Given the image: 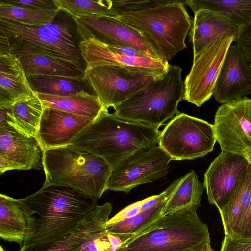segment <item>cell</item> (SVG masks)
Returning a JSON list of instances; mask_svg holds the SVG:
<instances>
[{
	"mask_svg": "<svg viewBox=\"0 0 251 251\" xmlns=\"http://www.w3.org/2000/svg\"><path fill=\"white\" fill-rule=\"evenodd\" d=\"M19 200L33 219L32 232L20 247L61 239L98 205L97 199L55 184L43 185L36 192Z\"/></svg>",
	"mask_w": 251,
	"mask_h": 251,
	"instance_id": "obj_1",
	"label": "cell"
},
{
	"mask_svg": "<svg viewBox=\"0 0 251 251\" xmlns=\"http://www.w3.org/2000/svg\"><path fill=\"white\" fill-rule=\"evenodd\" d=\"M159 128L119 118L105 109L71 145L103 159L113 170L134 155L156 146Z\"/></svg>",
	"mask_w": 251,
	"mask_h": 251,
	"instance_id": "obj_2",
	"label": "cell"
},
{
	"mask_svg": "<svg viewBox=\"0 0 251 251\" xmlns=\"http://www.w3.org/2000/svg\"><path fill=\"white\" fill-rule=\"evenodd\" d=\"M77 43L67 21L31 25L0 18V52L17 57L44 55L74 62L86 69Z\"/></svg>",
	"mask_w": 251,
	"mask_h": 251,
	"instance_id": "obj_3",
	"label": "cell"
},
{
	"mask_svg": "<svg viewBox=\"0 0 251 251\" xmlns=\"http://www.w3.org/2000/svg\"><path fill=\"white\" fill-rule=\"evenodd\" d=\"M191 205L161 216L122 243L117 251H182L210 244L207 225Z\"/></svg>",
	"mask_w": 251,
	"mask_h": 251,
	"instance_id": "obj_4",
	"label": "cell"
},
{
	"mask_svg": "<svg viewBox=\"0 0 251 251\" xmlns=\"http://www.w3.org/2000/svg\"><path fill=\"white\" fill-rule=\"evenodd\" d=\"M44 185H64L98 200L113 171L103 159L71 145L43 151Z\"/></svg>",
	"mask_w": 251,
	"mask_h": 251,
	"instance_id": "obj_5",
	"label": "cell"
},
{
	"mask_svg": "<svg viewBox=\"0 0 251 251\" xmlns=\"http://www.w3.org/2000/svg\"><path fill=\"white\" fill-rule=\"evenodd\" d=\"M186 0H173L151 8L123 13L117 18L141 32L151 43L162 60L168 62L186 49L192 26Z\"/></svg>",
	"mask_w": 251,
	"mask_h": 251,
	"instance_id": "obj_6",
	"label": "cell"
},
{
	"mask_svg": "<svg viewBox=\"0 0 251 251\" xmlns=\"http://www.w3.org/2000/svg\"><path fill=\"white\" fill-rule=\"evenodd\" d=\"M182 69L170 65L166 72L126 101L114 108L119 118L159 127L179 113L177 106L183 99Z\"/></svg>",
	"mask_w": 251,
	"mask_h": 251,
	"instance_id": "obj_7",
	"label": "cell"
},
{
	"mask_svg": "<svg viewBox=\"0 0 251 251\" xmlns=\"http://www.w3.org/2000/svg\"><path fill=\"white\" fill-rule=\"evenodd\" d=\"M161 76L146 69L102 65L86 68L84 79L108 109L129 100Z\"/></svg>",
	"mask_w": 251,
	"mask_h": 251,
	"instance_id": "obj_8",
	"label": "cell"
},
{
	"mask_svg": "<svg viewBox=\"0 0 251 251\" xmlns=\"http://www.w3.org/2000/svg\"><path fill=\"white\" fill-rule=\"evenodd\" d=\"M216 141L213 125L178 113L160 132L158 146L172 160H193L212 151Z\"/></svg>",
	"mask_w": 251,
	"mask_h": 251,
	"instance_id": "obj_9",
	"label": "cell"
},
{
	"mask_svg": "<svg viewBox=\"0 0 251 251\" xmlns=\"http://www.w3.org/2000/svg\"><path fill=\"white\" fill-rule=\"evenodd\" d=\"M236 38L223 35L193 57L192 68L184 81L183 100L200 107L211 98L227 50Z\"/></svg>",
	"mask_w": 251,
	"mask_h": 251,
	"instance_id": "obj_10",
	"label": "cell"
},
{
	"mask_svg": "<svg viewBox=\"0 0 251 251\" xmlns=\"http://www.w3.org/2000/svg\"><path fill=\"white\" fill-rule=\"evenodd\" d=\"M72 18L75 23L76 31L81 40L94 39L106 45L130 47L148 57L162 61L147 38L117 18L83 14Z\"/></svg>",
	"mask_w": 251,
	"mask_h": 251,
	"instance_id": "obj_11",
	"label": "cell"
},
{
	"mask_svg": "<svg viewBox=\"0 0 251 251\" xmlns=\"http://www.w3.org/2000/svg\"><path fill=\"white\" fill-rule=\"evenodd\" d=\"M213 126L222 151L251 160V98L222 104L216 111Z\"/></svg>",
	"mask_w": 251,
	"mask_h": 251,
	"instance_id": "obj_12",
	"label": "cell"
},
{
	"mask_svg": "<svg viewBox=\"0 0 251 251\" xmlns=\"http://www.w3.org/2000/svg\"><path fill=\"white\" fill-rule=\"evenodd\" d=\"M171 160L159 146L138 153L113 170L106 189L128 193L138 185L152 182L167 175Z\"/></svg>",
	"mask_w": 251,
	"mask_h": 251,
	"instance_id": "obj_13",
	"label": "cell"
},
{
	"mask_svg": "<svg viewBox=\"0 0 251 251\" xmlns=\"http://www.w3.org/2000/svg\"><path fill=\"white\" fill-rule=\"evenodd\" d=\"M250 160L239 154L222 151L204 173V184L209 203L219 211L227 203L246 174Z\"/></svg>",
	"mask_w": 251,
	"mask_h": 251,
	"instance_id": "obj_14",
	"label": "cell"
},
{
	"mask_svg": "<svg viewBox=\"0 0 251 251\" xmlns=\"http://www.w3.org/2000/svg\"><path fill=\"white\" fill-rule=\"evenodd\" d=\"M251 93V66L236 44L229 47L214 89L216 101L225 103Z\"/></svg>",
	"mask_w": 251,
	"mask_h": 251,
	"instance_id": "obj_15",
	"label": "cell"
},
{
	"mask_svg": "<svg viewBox=\"0 0 251 251\" xmlns=\"http://www.w3.org/2000/svg\"><path fill=\"white\" fill-rule=\"evenodd\" d=\"M42 157L35 138L20 133L10 125L0 127V175L13 170L39 169Z\"/></svg>",
	"mask_w": 251,
	"mask_h": 251,
	"instance_id": "obj_16",
	"label": "cell"
},
{
	"mask_svg": "<svg viewBox=\"0 0 251 251\" xmlns=\"http://www.w3.org/2000/svg\"><path fill=\"white\" fill-rule=\"evenodd\" d=\"M93 119L45 108L36 139L42 151L71 145Z\"/></svg>",
	"mask_w": 251,
	"mask_h": 251,
	"instance_id": "obj_17",
	"label": "cell"
},
{
	"mask_svg": "<svg viewBox=\"0 0 251 251\" xmlns=\"http://www.w3.org/2000/svg\"><path fill=\"white\" fill-rule=\"evenodd\" d=\"M112 209L110 202L98 205L76 228L61 239L23 246L19 251H79L93 233L106 228Z\"/></svg>",
	"mask_w": 251,
	"mask_h": 251,
	"instance_id": "obj_18",
	"label": "cell"
},
{
	"mask_svg": "<svg viewBox=\"0 0 251 251\" xmlns=\"http://www.w3.org/2000/svg\"><path fill=\"white\" fill-rule=\"evenodd\" d=\"M79 43L86 68L102 65L124 66L146 69L162 75L169 66L168 62L148 57H129L118 54L109 50L103 43L94 39L82 40Z\"/></svg>",
	"mask_w": 251,
	"mask_h": 251,
	"instance_id": "obj_19",
	"label": "cell"
},
{
	"mask_svg": "<svg viewBox=\"0 0 251 251\" xmlns=\"http://www.w3.org/2000/svg\"><path fill=\"white\" fill-rule=\"evenodd\" d=\"M240 27L226 13L204 9L196 11L188 33L189 41L193 45L194 57L210 42L223 35L236 37Z\"/></svg>",
	"mask_w": 251,
	"mask_h": 251,
	"instance_id": "obj_20",
	"label": "cell"
},
{
	"mask_svg": "<svg viewBox=\"0 0 251 251\" xmlns=\"http://www.w3.org/2000/svg\"><path fill=\"white\" fill-rule=\"evenodd\" d=\"M35 95L19 59L0 52V107Z\"/></svg>",
	"mask_w": 251,
	"mask_h": 251,
	"instance_id": "obj_21",
	"label": "cell"
},
{
	"mask_svg": "<svg viewBox=\"0 0 251 251\" xmlns=\"http://www.w3.org/2000/svg\"><path fill=\"white\" fill-rule=\"evenodd\" d=\"M33 219L20 201L7 195H0V237L3 240L22 245L31 234Z\"/></svg>",
	"mask_w": 251,
	"mask_h": 251,
	"instance_id": "obj_22",
	"label": "cell"
},
{
	"mask_svg": "<svg viewBox=\"0 0 251 251\" xmlns=\"http://www.w3.org/2000/svg\"><path fill=\"white\" fill-rule=\"evenodd\" d=\"M251 204V160L247 172L227 203L219 211L225 235L238 238L240 228Z\"/></svg>",
	"mask_w": 251,
	"mask_h": 251,
	"instance_id": "obj_23",
	"label": "cell"
},
{
	"mask_svg": "<svg viewBox=\"0 0 251 251\" xmlns=\"http://www.w3.org/2000/svg\"><path fill=\"white\" fill-rule=\"evenodd\" d=\"M0 108L5 110L7 123L17 131L36 138L45 109L36 93L32 98L20 100L11 105Z\"/></svg>",
	"mask_w": 251,
	"mask_h": 251,
	"instance_id": "obj_24",
	"label": "cell"
},
{
	"mask_svg": "<svg viewBox=\"0 0 251 251\" xmlns=\"http://www.w3.org/2000/svg\"><path fill=\"white\" fill-rule=\"evenodd\" d=\"M36 93L45 108L56 109L93 120L106 109L95 94L87 92L65 96Z\"/></svg>",
	"mask_w": 251,
	"mask_h": 251,
	"instance_id": "obj_25",
	"label": "cell"
},
{
	"mask_svg": "<svg viewBox=\"0 0 251 251\" xmlns=\"http://www.w3.org/2000/svg\"><path fill=\"white\" fill-rule=\"evenodd\" d=\"M18 58L27 77L57 76L84 79L85 69L72 62L44 55H30Z\"/></svg>",
	"mask_w": 251,
	"mask_h": 251,
	"instance_id": "obj_26",
	"label": "cell"
},
{
	"mask_svg": "<svg viewBox=\"0 0 251 251\" xmlns=\"http://www.w3.org/2000/svg\"><path fill=\"white\" fill-rule=\"evenodd\" d=\"M205 186L201 182L195 171L180 177V180L169 196L162 209L161 216L172 213L187 206H201Z\"/></svg>",
	"mask_w": 251,
	"mask_h": 251,
	"instance_id": "obj_27",
	"label": "cell"
},
{
	"mask_svg": "<svg viewBox=\"0 0 251 251\" xmlns=\"http://www.w3.org/2000/svg\"><path fill=\"white\" fill-rule=\"evenodd\" d=\"M27 78L33 91L39 93L61 96L82 92L94 94L84 79L45 75H32Z\"/></svg>",
	"mask_w": 251,
	"mask_h": 251,
	"instance_id": "obj_28",
	"label": "cell"
},
{
	"mask_svg": "<svg viewBox=\"0 0 251 251\" xmlns=\"http://www.w3.org/2000/svg\"><path fill=\"white\" fill-rule=\"evenodd\" d=\"M186 4L194 13L204 9L228 14L240 27L247 24L251 18V0H186Z\"/></svg>",
	"mask_w": 251,
	"mask_h": 251,
	"instance_id": "obj_29",
	"label": "cell"
},
{
	"mask_svg": "<svg viewBox=\"0 0 251 251\" xmlns=\"http://www.w3.org/2000/svg\"><path fill=\"white\" fill-rule=\"evenodd\" d=\"M165 201L124 220L112 224L107 223L106 230L108 233L119 237L123 243L161 216Z\"/></svg>",
	"mask_w": 251,
	"mask_h": 251,
	"instance_id": "obj_30",
	"label": "cell"
},
{
	"mask_svg": "<svg viewBox=\"0 0 251 251\" xmlns=\"http://www.w3.org/2000/svg\"><path fill=\"white\" fill-rule=\"evenodd\" d=\"M59 10H43L15 6L1 0L0 18L25 25H39L52 22Z\"/></svg>",
	"mask_w": 251,
	"mask_h": 251,
	"instance_id": "obj_31",
	"label": "cell"
},
{
	"mask_svg": "<svg viewBox=\"0 0 251 251\" xmlns=\"http://www.w3.org/2000/svg\"><path fill=\"white\" fill-rule=\"evenodd\" d=\"M59 11L71 17L78 14L118 18L120 14L109 0H54Z\"/></svg>",
	"mask_w": 251,
	"mask_h": 251,
	"instance_id": "obj_32",
	"label": "cell"
},
{
	"mask_svg": "<svg viewBox=\"0 0 251 251\" xmlns=\"http://www.w3.org/2000/svg\"><path fill=\"white\" fill-rule=\"evenodd\" d=\"M180 180V178L176 179L159 194L149 197L126 206L109 219L107 223L112 224L124 220L165 201L176 188Z\"/></svg>",
	"mask_w": 251,
	"mask_h": 251,
	"instance_id": "obj_33",
	"label": "cell"
},
{
	"mask_svg": "<svg viewBox=\"0 0 251 251\" xmlns=\"http://www.w3.org/2000/svg\"><path fill=\"white\" fill-rule=\"evenodd\" d=\"M170 0H115L112 5L120 15L123 13L136 12L151 8L172 2Z\"/></svg>",
	"mask_w": 251,
	"mask_h": 251,
	"instance_id": "obj_34",
	"label": "cell"
},
{
	"mask_svg": "<svg viewBox=\"0 0 251 251\" xmlns=\"http://www.w3.org/2000/svg\"><path fill=\"white\" fill-rule=\"evenodd\" d=\"M111 236L106 228L98 231L88 238L79 251H117L112 244Z\"/></svg>",
	"mask_w": 251,
	"mask_h": 251,
	"instance_id": "obj_35",
	"label": "cell"
},
{
	"mask_svg": "<svg viewBox=\"0 0 251 251\" xmlns=\"http://www.w3.org/2000/svg\"><path fill=\"white\" fill-rule=\"evenodd\" d=\"M235 41L247 60L251 64V18L240 27Z\"/></svg>",
	"mask_w": 251,
	"mask_h": 251,
	"instance_id": "obj_36",
	"label": "cell"
},
{
	"mask_svg": "<svg viewBox=\"0 0 251 251\" xmlns=\"http://www.w3.org/2000/svg\"><path fill=\"white\" fill-rule=\"evenodd\" d=\"M10 4L43 10H59L54 0H4Z\"/></svg>",
	"mask_w": 251,
	"mask_h": 251,
	"instance_id": "obj_37",
	"label": "cell"
},
{
	"mask_svg": "<svg viewBox=\"0 0 251 251\" xmlns=\"http://www.w3.org/2000/svg\"><path fill=\"white\" fill-rule=\"evenodd\" d=\"M220 251H251V239L232 238L225 236Z\"/></svg>",
	"mask_w": 251,
	"mask_h": 251,
	"instance_id": "obj_38",
	"label": "cell"
},
{
	"mask_svg": "<svg viewBox=\"0 0 251 251\" xmlns=\"http://www.w3.org/2000/svg\"><path fill=\"white\" fill-rule=\"evenodd\" d=\"M104 44L111 51L119 55L129 57H148L143 53L133 48L122 46Z\"/></svg>",
	"mask_w": 251,
	"mask_h": 251,
	"instance_id": "obj_39",
	"label": "cell"
},
{
	"mask_svg": "<svg viewBox=\"0 0 251 251\" xmlns=\"http://www.w3.org/2000/svg\"><path fill=\"white\" fill-rule=\"evenodd\" d=\"M238 238L251 239V204L242 222Z\"/></svg>",
	"mask_w": 251,
	"mask_h": 251,
	"instance_id": "obj_40",
	"label": "cell"
},
{
	"mask_svg": "<svg viewBox=\"0 0 251 251\" xmlns=\"http://www.w3.org/2000/svg\"><path fill=\"white\" fill-rule=\"evenodd\" d=\"M197 251H214L212 248L210 244L206 245L202 248L198 250Z\"/></svg>",
	"mask_w": 251,
	"mask_h": 251,
	"instance_id": "obj_41",
	"label": "cell"
},
{
	"mask_svg": "<svg viewBox=\"0 0 251 251\" xmlns=\"http://www.w3.org/2000/svg\"><path fill=\"white\" fill-rule=\"evenodd\" d=\"M200 249H187V250H184V251H197L198 250H199Z\"/></svg>",
	"mask_w": 251,
	"mask_h": 251,
	"instance_id": "obj_42",
	"label": "cell"
},
{
	"mask_svg": "<svg viewBox=\"0 0 251 251\" xmlns=\"http://www.w3.org/2000/svg\"><path fill=\"white\" fill-rule=\"evenodd\" d=\"M0 251H5L2 246H0Z\"/></svg>",
	"mask_w": 251,
	"mask_h": 251,
	"instance_id": "obj_43",
	"label": "cell"
},
{
	"mask_svg": "<svg viewBox=\"0 0 251 251\" xmlns=\"http://www.w3.org/2000/svg\"></svg>",
	"mask_w": 251,
	"mask_h": 251,
	"instance_id": "obj_44",
	"label": "cell"
}]
</instances>
